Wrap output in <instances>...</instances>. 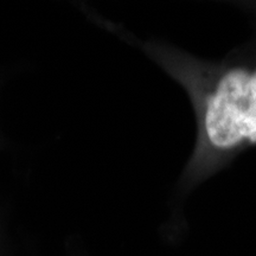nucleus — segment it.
<instances>
[{"label":"nucleus","instance_id":"obj_1","mask_svg":"<svg viewBox=\"0 0 256 256\" xmlns=\"http://www.w3.org/2000/svg\"><path fill=\"white\" fill-rule=\"evenodd\" d=\"M204 128L217 148L256 144V69L235 68L220 78L206 101Z\"/></svg>","mask_w":256,"mask_h":256}]
</instances>
